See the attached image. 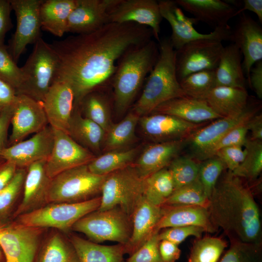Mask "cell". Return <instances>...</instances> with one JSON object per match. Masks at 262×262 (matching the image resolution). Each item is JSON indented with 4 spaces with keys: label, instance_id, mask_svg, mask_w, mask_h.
I'll list each match as a JSON object with an SVG mask.
<instances>
[{
    "label": "cell",
    "instance_id": "17",
    "mask_svg": "<svg viewBox=\"0 0 262 262\" xmlns=\"http://www.w3.org/2000/svg\"><path fill=\"white\" fill-rule=\"evenodd\" d=\"M139 122L144 135L152 143L187 139L208 124L190 123L163 114H151L140 117Z\"/></svg>",
    "mask_w": 262,
    "mask_h": 262
},
{
    "label": "cell",
    "instance_id": "45",
    "mask_svg": "<svg viewBox=\"0 0 262 262\" xmlns=\"http://www.w3.org/2000/svg\"><path fill=\"white\" fill-rule=\"evenodd\" d=\"M225 167L223 163L215 156L199 163L198 179L208 199Z\"/></svg>",
    "mask_w": 262,
    "mask_h": 262
},
{
    "label": "cell",
    "instance_id": "49",
    "mask_svg": "<svg viewBox=\"0 0 262 262\" xmlns=\"http://www.w3.org/2000/svg\"><path fill=\"white\" fill-rule=\"evenodd\" d=\"M159 231L150 237L126 262H163L159 252Z\"/></svg>",
    "mask_w": 262,
    "mask_h": 262
},
{
    "label": "cell",
    "instance_id": "54",
    "mask_svg": "<svg viewBox=\"0 0 262 262\" xmlns=\"http://www.w3.org/2000/svg\"><path fill=\"white\" fill-rule=\"evenodd\" d=\"M159 252L163 262H175L181 253L178 245L167 240L160 241Z\"/></svg>",
    "mask_w": 262,
    "mask_h": 262
},
{
    "label": "cell",
    "instance_id": "44",
    "mask_svg": "<svg viewBox=\"0 0 262 262\" xmlns=\"http://www.w3.org/2000/svg\"><path fill=\"white\" fill-rule=\"evenodd\" d=\"M199 163L189 156H177L168 166L174 190L191 184L198 178Z\"/></svg>",
    "mask_w": 262,
    "mask_h": 262
},
{
    "label": "cell",
    "instance_id": "38",
    "mask_svg": "<svg viewBox=\"0 0 262 262\" xmlns=\"http://www.w3.org/2000/svg\"><path fill=\"white\" fill-rule=\"evenodd\" d=\"M174 191L173 180L166 167L145 179L144 197L155 205H163Z\"/></svg>",
    "mask_w": 262,
    "mask_h": 262
},
{
    "label": "cell",
    "instance_id": "5",
    "mask_svg": "<svg viewBox=\"0 0 262 262\" xmlns=\"http://www.w3.org/2000/svg\"><path fill=\"white\" fill-rule=\"evenodd\" d=\"M58 63V56L50 45L40 37L21 67L23 80L16 94L42 102L54 81Z\"/></svg>",
    "mask_w": 262,
    "mask_h": 262
},
{
    "label": "cell",
    "instance_id": "40",
    "mask_svg": "<svg viewBox=\"0 0 262 262\" xmlns=\"http://www.w3.org/2000/svg\"><path fill=\"white\" fill-rule=\"evenodd\" d=\"M26 168H17L8 183L0 190V226L7 223L6 221L13 214L23 184Z\"/></svg>",
    "mask_w": 262,
    "mask_h": 262
},
{
    "label": "cell",
    "instance_id": "33",
    "mask_svg": "<svg viewBox=\"0 0 262 262\" xmlns=\"http://www.w3.org/2000/svg\"><path fill=\"white\" fill-rule=\"evenodd\" d=\"M79 262H123L125 245L104 246L76 235L69 236Z\"/></svg>",
    "mask_w": 262,
    "mask_h": 262
},
{
    "label": "cell",
    "instance_id": "41",
    "mask_svg": "<svg viewBox=\"0 0 262 262\" xmlns=\"http://www.w3.org/2000/svg\"><path fill=\"white\" fill-rule=\"evenodd\" d=\"M244 146L246 151L245 158L231 173L240 178L253 180L262 170V141L247 139Z\"/></svg>",
    "mask_w": 262,
    "mask_h": 262
},
{
    "label": "cell",
    "instance_id": "12",
    "mask_svg": "<svg viewBox=\"0 0 262 262\" xmlns=\"http://www.w3.org/2000/svg\"><path fill=\"white\" fill-rule=\"evenodd\" d=\"M222 41L211 38L197 39L176 50V68L179 82L200 71L215 70L224 49Z\"/></svg>",
    "mask_w": 262,
    "mask_h": 262
},
{
    "label": "cell",
    "instance_id": "20",
    "mask_svg": "<svg viewBox=\"0 0 262 262\" xmlns=\"http://www.w3.org/2000/svg\"><path fill=\"white\" fill-rule=\"evenodd\" d=\"M231 41L239 48L243 56L242 66L247 81L253 65L262 60V28L260 24L244 13L233 30Z\"/></svg>",
    "mask_w": 262,
    "mask_h": 262
},
{
    "label": "cell",
    "instance_id": "31",
    "mask_svg": "<svg viewBox=\"0 0 262 262\" xmlns=\"http://www.w3.org/2000/svg\"><path fill=\"white\" fill-rule=\"evenodd\" d=\"M249 97L246 89L217 86L205 101L215 113L227 117L241 113L246 108Z\"/></svg>",
    "mask_w": 262,
    "mask_h": 262
},
{
    "label": "cell",
    "instance_id": "35",
    "mask_svg": "<svg viewBox=\"0 0 262 262\" xmlns=\"http://www.w3.org/2000/svg\"><path fill=\"white\" fill-rule=\"evenodd\" d=\"M139 151V147H134L106 152L96 157L87 166L90 171L95 175H108L132 164Z\"/></svg>",
    "mask_w": 262,
    "mask_h": 262
},
{
    "label": "cell",
    "instance_id": "46",
    "mask_svg": "<svg viewBox=\"0 0 262 262\" xmlns=\"http://www.w3.org/2000/svg\"><path fill=\"white\" fill-rule=\"evenodd\" d=\"M219 262H262L261 245L231 242Z\"/></svg>",
    "mask_w": 262,
    "mask_h": 262
},
{
    "label": "cell",
    "instance_id": "59",
    "mask_svg": "<svg viewBox=\"0 0 262 262\" xmlns=\"http://www.w3.org/2000/svg\"><path fill=\"white\" fill-rule=\"evenodd\" d=\"M248 131L251 132L250 139L262 140V114L255 115L247 121Z\"/></svg>",
    "mask_w": 262,
    "mask_h": 262
},
{
    "label": "cell",
    "instance_id": "28",
    "mask_svg": "<svg viewBox=\"0 0 262 262\" xmlns=\"http://www.w3.org/2000/svg\"><path fill=\"white\" fill-rule=\"evenodd\" d=\"M151 114H166L196 124L222 117L215 113L206 101L187 97L176 98L165 101L157 107Z\"/></svg>",
    "mask_w": 262,
    "mask_h": 262
},
{
    "label": "cell",
    "instance_id": "3",
    "mask_svg": "<svg viewBox=\"0 0 262 262\" xmlns=\"http://www.w3.org/2000/svg\"><path fill=\"white\" fill-rule=\"evenodd\" d=\"M158 55V46L150 40L130 49L118 60L111 83L117 115H122L130 107Z\"/></svg>",
    "mask_w": 262,
    "mask_h": 262
},
{
    "label": "cell",
    "instance_id": "21",
    "mask_svg": "<svg viewBox=\"0 0 262 262\" xmlns=\"http://www.w3.org/2000/svg\"><path fill=\"white\" fill-rule=\"evenodd\" d=\"M46 160L36 162L26 168L22 198L12 215L13 218L15 219L47 204V195L51 179L46 171Z\"/></svg>",
    "mask_w": 262,
    "mask_h": 262
},
{
    "label": "cell",
    "instance_id": "23",
    "mask_svg": "<svg viewBox=\"0 0 262 262\" xmlns=\"http://www.w3.org/2000/svg\"><path fill=\"white\" fill-rule=\"evenodd\" d=\"M116 0H77L68 18L67 32L87 33L108 23V11Z\"/></svg>",
    "mask_w": 262,
    "mask_h": 262
},
{
    "label": "cell",
    "instance_id": "60",
    "mask_svg": "<svg viewBox=\"0 0 262 262\" xmlns=\"http://www.w3.org/2000/svg\"><path fill=\"white\" fill-rule=\"evenodd\" d=\"M0 262H5V256L0 246Z\"/></svg>",
    "mask_w": 262,
    "mask_h": 262
},
{
    "label": "cell",
    "instance_id": "50",
    "mask_svg": "<svg viewBox=\"0 0 262 262\" xmlns=\"http://www.w3.org/2000/svg\"><path fill=\"white\" fill-rule=\"evenodd\" d=\"M203 232H205L204 229L197 226L171 227L167 228L161 233L159 232L158 238L160 241L167 240L179 245L190 236L200 238Z\"/></svg>",
    "mask_w": 262,
    "mask_h": 262
},
{
    "label": "cell",
    "instance_id": "8",
    "mask_svg": "<svg viewBox=\"0 0 262 262\" xmlns=\"http://www.w3.org/2000/svg\"><path fill=\"white\" fill-rule=\"evenodd\" d=\"M131 217L119 207L92 212L77 221L71 229L85 234L94 243L106 241L126 245L132 232Z\"/></svg>",
    "mask_w": 262,
    "mask_h": 262
},
{
    "label": "cell",
    "instance_id": "57",
    "mask_svg": "<svg viewBox=\"0 0 262 262\" xmlns=\"http://www.w3.org/2000/svg\"><path fill=\"white\" fill-rule=\"evenodd\" d=\"M246 10L253 12L258 18L259 22L262 23V0H244L241 1V7L236 12V16L244 13Z\"/></svg>",
    "mask_w": 262,
    "mask_h": 262
},
{
    "label": "cell",
    "instance_id": "6",
    "mask_svg": "<svg viewBox=\"0 0 262 262\" xmlns=\"http://www.w3.org/2000/svg\"><path fill=\"white\" fill-rule=\"evenodd\" d=\"M107 176L92 173L87 164L62 172L51 180L47 203L81 202L97 197Z\"/></svg>",
    "mask_w": 262,
    "mask_h": 262
},
{
    "label": "cell",
    "instance_id": "1",
    "mask_svg": "<svg viewBox=\"0 0 262 262\" xmlns=\"http://www.w3.org/2000/svg\"><path fill=\"white\" fill-rule=\"evenodd\" d=\"M152 36L151 29L144 25L108 23L91 33L54 41L50 45L59 63L54 81L69 83L78 104L88 93L111 83L122 55Z\"/></svg>",
    "mask_w": 262,
    "mask_h": 262
},
{
    "label": "cell",
    "instance_id": "51",
    "mask_svg": "<svg viewBox=\"0 0 262 262\" xmlns=\"http://www.w3.org/2000/svg\"><path fill=\"white\" fill-rule=\"evenodd\" d=\"M246 154L245 149L241 146H230L220 149L214 156L223 163L229 171L232 172L243 161Z\"/></svg>",
    "mask_w": 262,
    "mask_h": 262
},
{
    "label": "cell",
    "instance_id": "14",
    "mask_svg": "<svg viewBox=\"0 0 262 262\" xmlns=\"http://www.w3.org/2000/svg\"><path fill=\"white\" fill-rule=\"evenodd\" d=\"M158 3L163 18L166 19L171 27L169 40L175 50L188 42L200 39L231 41V28L215 29L209 33H200L194 27V25L198 22L197 19L186 16L175 0H160Z\"/></svg>",
    "mask_w": 262,
    "mask_h": 262
},
{
    "label": "cell",
    "instance_id": "4",
    "mask_svg": "<svg viewBox=\"0 0 262 262\" xmlns=\"http://www.w3.org/2000/svg\"><path fill=\"white\" fill-rule=\"evenodd\" d=\"M157 62L147 78L132 111L139 117L150 114L159 105L174 98L186 97L176 74V50L169 38L159 41Z\"/></svg>",
    "mask_w": 262,
    "mask_h": 262
},
{
    "label": "cell",
    "instance_id": "26",
    "mask_svg": "<svg viewBox=\"0 0 262 262\" xmlns=\"http://www.w3.org/2000/svg\"><path fill=\"white\" fill-rule=\"evenodd\" d=\"M187 139L151 143L144 149L133 164L145 179L168 166L185 147Z\"/></svg>",
    "mask_w": 262,
    "mask_h": 262
},
{
    "label": "cell",
    "instance_id": "55",
    "mask_svg": "<svg viewBox=\"0 0 262 262\" xmlns=\"http://www.w3.org/2000/svg\"><path fill=\"white\" fill-rule=\"evenodd\" d=\"M251 68L248 84L259 99L262 98V60L256 62Z\"/></svg>",
    "mask_w": 262,
    "mask_h": 262
},
{
    "label": "cell",
    "instance_id": "18",
    "mask_svg": "<svg viewBox=\"0 0 262 262\" xmlns=\"http://www.w3.org/2000/svg\"><path fill=\"white\" fill-rule=\"evenodd\" d=\"M53 143V128L49 125L31 138L5 147L0 157L13 163L17 168H27L36 162L47 160Z\"/></svg>",
    "mask_w": 262,
    "mask_h": 262
},
{
    "label": "cell",
    "instance_id": "11",
    "mask_svg": "<svg viewBox=\"0 0 262 262\" xmlns=\"http://www.w3.org/2000/svg\"><path fill=\"white\" fill-rule=\"evenodd\" d=\"M44 229L16 221L0 226V246L5 262H35Z\"/></svg>",
    "mask_w": 262,
    "mask_h": 262
},
{
    "label": "cell",
    "instance_id": "37",
    "mask_svg": "<svg viewBox=\"0 0 262 262\" xmlns=\"http://www.w3.org/2000/svg\"><path fill=\"white\" fill-rule=\"evenodd\" d=\"M140 117L132 111L121 121L113 124L106 132L103 150L106 152L124 149L134 139Z\"/></svg>",
    "mask_w": 262,
    "mask_h": 262
},
{
    "label": "cell",
    "instance_id": "36",
    "mask_svg": "<svg viewBox=\"0 0 262 262\" xmlns=\"http://www.w3.org/2000/svg\"><path fill=\"white\" fill-rule=\"evenodd\" d=\"M35 262H79L70 241L60 233H51L40 246Z\"/></svg>",
    "mask_w": 262,
    "mask_h": 262
},
{
    "label": "cell",
    "instance_id": "32",
    "mask_svg": "<svg viewBox=\"0 0 262 262\" xmlns=\"http://www.w3.org/2000/svg\"><path fill=\"white\" fill-rule=\"evenodd\" d=\"M77 0H45L40 7L41 29L53 35L62 36L67 33L69 16Z\"/></svg>",
    "mask_w": 262,
    "mask_h": 262
},
{
    "label": "cell",
    "instance_id": "2",
    "mask_svg": "<svg viewBox=\"0 0 262 262\" xmlns=\"http://www.w3.org/2000/svg\"><path fill=\"white\" fill-rule=\"evenodd\" d=\"M207 209L214 228L222 229L230 243L261 245L259 208L249 188L231 172L217 181Z\"/></svg>",
    "mask_w": 262,
    "mask_h": 262
},
{
    "label": "cell",
    "instance_id": "47",
    "mask_svg": "<svg viewBox=\"0 0 262 262\" xmlns=\"http://www.w3.org/2000/svg\"><path fill=\"white\" fill-rule=\"evenodd\" d=\"M0 79L16 91L22 83L21 67H18L10 54L7 46L0 44Z\"/></svg>",
    "mask_w": 262,
    "mask_h": 262
},
{
    "label": "cell",
    "instance_id": "42",
    "mask_svg": "<svg viewBox=\"0 0 262 262\" xmlns=\"http://www.w3.org/2000/svg\"><path fill=\"white\" fill-rule=\"evenodd\" d=\"M227 246L220 238H198L193 245L187 262H218Z\"/></svg>",
    "mask_w": 262,
    "mask_h": 262
},
{
    "label": "cell",
    "instance_id": "58",
    "mask_svg": "<svg viewBox=\"0 0 262 262\" xmlns=\"http://www.w3.org/2000/svg\"><path fill=\"white\" fill-rule=\"evenodd\" d=\"M17 169L14 164L6 161L0 164V190L10 181Z\"/></svg>",
    "mask_w": 262,
    "mask_h": 262
},
{
    "label": "cell",
    "instance_id": "30",
    "mask_svg": "<svg viewBox=\"0 0 262 262\" xmlns=\"http://www.w3.org/2000/svg\"><path fill=\"white\" fill-rule=\"evenodd\" d=\"M242 55L239 48L234 43H232L224 47L215 70L216 86L246 89Z\"/></svg>",
    "mask_w": 262,
    "mask_h": 262
},
{
    "label": "cell",
    "instance_id": "29",
    "mask_svg": "<svg viewBox=\"0 0 262 262\" xmlns=\"http://www.w3.org/2000/svg\"><path fill=\"white\" fill-rule=\"evenodd\" d=\"M67 134L77 143L95 154L101 150L106 132L99 125L84 117L78 105L74 104Z\"/></svg>",
    "mask_w": 262,
    "mask_h": 262
},
{
    "label": "cell",
    "instance_id": "39",
    "mask_svg": "<svg viewBox=\"0 0 262 262\" xmlns=\"http://www.w3.org/2000/svg\"><path fill=\"white\" fill-rule=\"evenodd\" d=\"M187 97L205 100L216 86L215 70H205L190 74L179 81Z\"/></svg>",
    "mask_w": 262,
    "mask_h": 262
},
{
    "label": "cell",
    "instance_id": "13",
    "mask_svg": "<svg viewBox=\"0 0 262 262\" xmlns=\"http://www.w3.org/2000/svg\"><path fill=\"white\" fill-rule=\"evenodd\" d=\"M15 12L16 26L9 41L8 50L17 63L29 44H34L41 37L39 10L43 0H9Z\"/></svg>",
    "mask_w": 262,
    "mask_h": 262
},
{
    "label": "cell",
    "instance_id": "9",
    "mask_svg": "<svg viewBox=\"0 0 262 262\" xmlns=\"http://www.w3.org/2000/svg\"><path fill=\"white\" fill-rule=\"evenodd\" d=\"M100 196L76 203H49L15 218L17 223L31 227L58 229L68 231L80 219L97 210L100 205Z\"/></svg>",
    "mask_w": 262,
    "mask_h": 262
},
{
    "label": "cell",
    "instance_id": "27",
    "mask_svg": "<svg viewBox=\"0 0 262 262\" xmlns=\"http://www.w3.org/2000/svg\"><path fill=\"white\" fill-rule=\"evenodd\" d=\"M163 214L155 230L171 227L194 226L206 232L214 233L207 208L199 206L163 205Z\"/></svg>",
    "mask_w": 262,
    "mask_h": 262
},
{
    "label": "cell",
    "instance_id": "10",
    "mask_svg": "<svg viewBox=\"0 0 262 262\" xmlns=\"http://www.w3.org/2000/svg\"><path fill=\"white\" fill-rule=\"evenodd\" d=\"M262 102L249 97L245 109L236 115L221 117L208 123L193 133L186 141L192 158L202 161L209 149L221 137L236 126L242 124L259 113Z\"/></svg>",
    "mask_w": 262,
    "mask_h": 262
},
{
    "label": "cell",
    "instance_id": "24",
    "mask_svg": "<svg viewBox=\"0 0 262 262\" xmlns=\"http://www.w3.org/2000/svg\"><path fill=\"white\" fill-rule=\"evenodd\" d=\"M162 214V206L151 203L143 196L131 215L132 232L125 245V254L132 255L157 231L155 229Z\"/></svg>",
    "mask_w": 262,
    "mask_h": 262
},
{
    "label": "cell",
    "instance_id": "22",
    "mask_svg": "<svg viewBox=\"0 0 262 262\" xmlns=\"http://www.w3.org/2000/svg\"><path fill=\"white\" fill-rule=\"evenodd\" d=\"M75 96L71 85L64 81H54L42 102L49 124L67 133L74 110Z\"/></svg>",
    "mask_w": 262,
    "mask_h": 262
},
{
    "label": "cell",
    "instance_id": "16",
    "mask_svg": "<svg viewBox=\"0 0 262 262\" xmlns=\"http://www.w3.org/2000/svg\"><path fill=\"white\" fill-rule=\"evenodd\" d=\"M162 19L155 0H116L108 11L109 23L131 22L148 27L159 42Z\"/></svg>",
    "mask_w": 262,
    "mask_h": 262
},
{
    "label": "cell",
    "instance_id": "25",
    "mask_svg": "<svg viewBox=\"0 0 262 262\" xmlns=\"http://www.w3.org/2000/svg\"><path fill=\"white\" fill-rule=\"evenodd\" d=\"M177 4L190 13L198 21L215 29L230 28L229 20L236 16L237 9L225 0H176Z\"/></svg>",
    "mask_w": 262,
    "mask_h": 262
},
{
    "label": "cell",
    "instance_id": "43",
    "mask_svg": "<svg viewBox=\"0 0 262 262\" xmlns=\"http://www.w3.org/2000/svg\"><path fill=\"white\" fill-rule=\"evenodd\" d=\"M208 202L209 199L197 178L191 184L175 190L163 205L199 206L207 208Z\"/></svg>",
    "mask_w": 262,
    "mask_h": 262
},
{
    "label": "cell",
    "instance_id": "15",
    "mask_svg": "<svg viewBox=\"0 0 262 262\" xmlns=\"http://www.w3.org/2000/svg\"><path fill=\"white\" fill-rule=\"evenodd\" d=\"M53 130V146L45 164L46 173L50 179L66 170L88 164L96 157L67 133L54 128Z\"/></svg>",
    "mask_w": 262,
    "mask_h": 262
},
{
    "label": "cell",
    "instance_id": "7",
    "mask_svg": "<svg viewBox=\"0 0 262 262\" xmlns=\"http://www.w3.org/2000/svg\"><path fill=\"white\" fill-rule=\"evenodd\" d=\"M145 179L133 164L108 174L101 187L100 205L98 210L119 207L131 217L144 196Z\"/></svg>",
    "mask_w": 262,
    "mask_h": 262
},
{
    "label": "cell",
    "instance_id": "53",
    "mask_svg": "<svg viewBox=\"0 0 262 262\" xmlns=\"http://www.w3.org/2000/svg\"><path fill=\"white\" fill-rule=\"evenodd\" d=\"M16 98L15 89L0 79V114L8 107L13 105L15 103Z\"/></svg>",
    "mask_w": 262,
    "mask_h": 262
},
{
    "label": "cell",
    "instance_id": "48",
    "mask_svg": "<svg viewBox=\"0 0 262 262\" xmlns=\"http://www.w3.org/2000/svg\"><path fill=\"white\" fill-rule=\"evenodd\" d=\"M247 121L234 127L217 141L207 152L203 161L214 156L216 152L221 148L230 146H244L247 139Z\"/></svg>",
    "mask_w": 262,
    "mask_h": 262
},
{
    "label": "cell",
    "instance_id": "19",
    "mask_svg": "<svg viewBox=\"0 0 262 262\" xmlns=\"http://www.w3.org/2000/svg\"><path fill=\"white\" fill-rule=\"evenodd\" d=\"M10 123L12 130L10 138L13 145L29 134L40 131L49 124L42 102L24 95H17Z\"/></svg>",
    "mask_w": 262,
    "mask_h": 262
},
{
    "label": "cell",
    "instance_id": "34",
    "mask_svg": "<svg viewBox=\"0 0 262 262\" xmlns=\"http://www.w3.org/2000/svg\"><path fill=\"white\" fill-rule=\"evenodd\" d=\"M99 88L88 93L76 105L84 117L99 125L106 132L113 124L110 101Z\"/></svg>",
    "mask_w": 262,
    "mask_h": 262
},
{
    "label": "cell",
    "instance_id": "56",
    "mask_svg": "<svg viewBox=\"0 0 262 262\" xmlns=\"http://www.w3.org/2000/svg\"><path fill=\"white\" fill-rule=\"evenodd\" d=\"M15 104L0 114V154L5 147L7 130L14 112Z\"/></svg>",
    "mask_w": 262,
    "mask_h": 262
},
{
    "label": "cell",
    "instance_id": "52",
    "mask_svg": "<svg viewBox=\"0 0 262 262\" xmlns=\"http://www.w3.org/2000/svg\"><path fill=\"white\" fill-rule=\"evenodd\" d=\"M12 10L9 0H0V44H3L6 33L13 27L11 18Z\"/></svg>",
    "mask_w": 262,
    "mask_h": 262
}]
</instances>
